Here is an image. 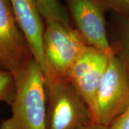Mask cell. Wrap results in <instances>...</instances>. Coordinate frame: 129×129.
Wrapping results in <instances>:
<instances>
[{
	"label": "cell",
	"instance_id": "1",
	"mask_svg": "<svg viewBox=\"0 0 129 129\" xmlns=\"http://www.w3.org/2000/svg\"><path fill=\"white\" fill-rule=\"evenodd\" d=\"M14 77L12 115L0 129H46V80L40 67L32 58Z\"/></svg>",
	"mask_w": 129,
	"mask_h": 129
},
{
	"label": "cell",
	"instance_id": "2",
	"mask_svg": "<svg viewBox=\"0 0 129 129\" xmlns=\"http://www.w3.org/2000/svg\"><path fill=\"white\" fill-rule=\"evenodd\" d=\"M46 129H80L92 122L91 111L68 79L46 80Z\"/></svg>",
	"mask_w": 129,
	"mask_h": 129
},
{
	"label": "cell",
	"instance_id": "3",
	"mask_svg": "<svg viewBox=\"0 0 129 129\" xmlns=\"http://www.w3.org/2000/svg\"><path fill=\"white\" fill-rule=\"evenodd\" d=\"M129 105V76L120 59L113 54L92 111V122L108 128Z\"/></svg>",
	"mask_w": 129,
	"mask_h": 129
},
{
	"label": "cell",
	"instance_id": "4",
	"mask_svg": "<svg viewBox=\"0 0 129 129\" xmlns=\"http://www.w3.org/2000/svg\"><path fill=\"white\" fill-rule=\"evenodd\" d=\"M45 23L44 47L49 77L52 74L66 79L70 70L88 44L70 25L53 19L45 20Z\"/></svg>",
	"mask_w": 129,
	"mask_h": 129
},
{
	"label": "cell",
	"instance_id": "5",
	"mask_svg": "<svg viewBox=\"0 0 129 129\" xmlns=\"http://www.w3.org/2000/svg\"><path fill=\"white\" fill-rule=\"evenodd\" d=\"M32 58L10 1L0 0V68L14 75Z\"/></svg>",
	"mask_w": 129,
	"mask_h": 129
},
{
	"label": "cell",
	"instance_id": "6",
	"mask_svg": "<svg viewBox=\"0 0 129 129\" xmlns=\"http://www.w3.org/2000/svg\"><path fill=\"white\" fill-rule=\"evenodd\" d=\"M70 17L89 46L113 55L108 38L105 19L106 9L100 0H66Z\"/></svg>",
	"mask_w": 129,
	"mask_h": 129
},
{
	"label": "cell",
	"instance_id": "7",
	"mask_svg": "<svg viewBox=\"0 0 129 129\" xmlns=\"http://www.w3.org/2000/svg\"><path fill=\"white\" fill-rule=\"evenodd\" d=\"M111 55L88 45L68 74L66 79L77 89L91 113Z\"/></svg>",
	"mask_w": 129,
	"mask_h": 129
},
{
	"label": "cell",
	"instance_id": "8",
	"mask_svg": "<svg viewBox=\"0 0 129 129\" xmlns=\"http://www.w3.org/2000/svg\"><path fill=\"white\" fill-rule=\"evenodd\" d=\"M19 27L27 42L34 59L40 67L45 80L50 75L47 62L44 35L45 27L43 17L35 0H9Z\"/></svg>",
	"mask_w": 129,
	"mask_h": 129
},
{
	"label": "cell",
	"instance_id": "9",
	"mask_svg": "<svg viewBox=\"0 0 129 129\" xmlns=\"http://www.w3.org/2000/svg\"><path fill=\"white\" fill-rule=\"evenodd\" d=\"M111 45L113 54L120 59L129 76V17L124 18Z\"/></svg>",
	"mask_w": 129,
	"mask_h": 129
},
{
	"label": "cell",
	"instance_id": "10",
	"mask_svg": "<svg viewBox=\"0 0 129 129\" xmlns=\"http://www.w3.org/2000/svg\"><path fill=\"white\" fill-rule=\"evenodd\" d=\"M35 2L45 21L53 19L70 25L69 14L59 0H35Z\"/></svg>",
	"mask_w": 129,
	"mask_h": 129
},
{
	"label": "cell",
	"instance_id": "11",
	"mask_svg": "<svg viewBox=\"0 0 129 129\" xmlns=\"http://www.w3.org/2000/svg\"><path fill=\"white\" fill-rule=\"evenodd\" d=\"M15 80L9 71L0 68V102L12 103L15 94Z\"/></svg>",
	"mask_w": 129,
	"mask_h": 129
},
{
	"label": "cell",
	"instance_id": "12",
	"mask_svg": "<svg viewBox=\"0 0 129 129\" xmlns=\"http://www.w3.org/2000/svg\"><path fill=\"white\" fill-rule=\"evenodd\" d=\"M106 10H112L123 18L129 17V0H100Z\"/></svg>",
	"mask_w": 129,
	"mask_h": 129
},
{
	"label": "cell",
	"instance_id": "13",
	"mask_svg": "<svg viewBox=\"0 0 129 129\" xmlns=\"http://www.w3.org/2000/svg\"><path fill=\"white\" fill-rule=\"evenodd\" d=\"M107 129H129V105Z\"/></svg>",
	"mask_w": 129,
	"mask_h": 129
},
{
	"label": "cell",
	"instance_id": "14",
	"mask_svg": "<svg viewBox=\"0 0 129 129\" xmlns=\"http://www.w3.org/2000/svg\"><path fill=\"white\" fill-rule=\"evenodd\" d=\"M80 129H107V128L103 126V125L97 124L95 123L92 122L90 124L87 125H85V126H84V127Z\"/></svg>",
	"mask_w": 129,
	"mask_h": 129
}]
</instances>
